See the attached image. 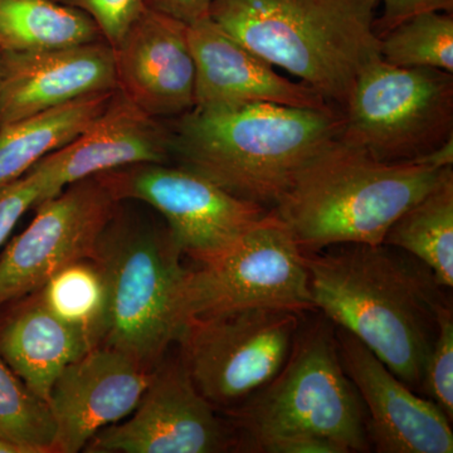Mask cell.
<instances>
[{"mask_svg":"<svg viewBox=\"0 0 453 453\" xmlns=\"http://www.w3.org/2000/svg\"><path fill=\"white\" fill-rule=\"evenodd\" d=\"M94 20L104 41L115 47L145 11L142 0H55Z\"/></svg>","mask_w":453,"mask_h":453,"instance_id":"27","label":"cell"},{"mask_svg":"<svg viewBox=\"0 0 453 453\" xmlns=\"http://www.w3.org/2000/svg\"><path fill=\"white\" fill-rule=\"evenodd\" d=\"M97 177L116 201L159 211L179 250L196 264L225 252L270 211L173 163L136 164Z\"/></svg>","mask_w":453,"mask_h":453,"instance_id":"10","label":"cell"},{"mask_svg":"<svg viewBox=\"0 0 453 453\" xmlns=\"http://www.w3.org/2000/svg\"><path fill=\"white\" fill-rule=\"evenodd\" d=\"M225 412L237 451L261 452L299 434L332 441L344 453L371 451L365 404L340 360L335 325L324 315L301 321L281 371Z\"/></svg>","mask_w":453,"mask_h":453,"instance_id":"5","label":"cell"},{"mask_svg":"<svg viewBox=\"0 0 453 453\" xmlns=\"http://www.w3.org/2000/svg\"><path fill=\"white\" fill-rule=\"evenodd\" d=\"M145 163H172L168 125L115 89L105 109L79 136L35 166L46 180L49 199L76 181Z\"/></svg>","mask_w":453,"mask_h":453,"instance_id":"17","label":"cell"},{"mask_svg":"<svg viewBox=\"0 0 453 453\" xmlns=\"http://www.w3.org/2000/svg\"><path fill=\"white\" fill-rule=\"evenodd\" d=\"M168 226L116 210L94 258L107 286L101 345L118 349L153 371L183 334L181 288L187 268Z\"/></svg>","mask_w":453,"mask_h":453,"instance_id":"6","label":"cell"},{"mask_svg":"<svg viewBox=\"0 0 453 453\" xmlns=\"http://www.w3.org/2000/svg\"><path fill=\"white\" fill-rule=\"evenodd\" d=\"M449 168L380 162L338 138L300 170L271 211L303 253L338 244L375 246Z\"/></svg>","mask_w":453,"mask_h":453,"instance_id":"3","label":"cell"},{"mask_svg":"<svg viewBox=\"0 0 453 453\" xmlns=\"http://www.w3.org/2000/svg\"><path fill=\"white\" fill-rule=\"evenodd\" d=\"M378 4L380 0H216L211 19L342 110L360 73L380 58Z\"/></svg>","mask_w":453,"mask_h":453,"instance_id":"4","label":"cell"},{"mask_svg":"<svg viewBox=\"0 0 453 453\" xmlns=\"http://www.w3.org/2000/svg\"><path fill=\"white\" fill-rule=\"evenodd\" d=\"M0 453H25L20 447L0 438Z\"/></svg>","mask_w":453,"mask_h":453,"instance_id":"33","label":"cell"},{"mask_svg":"<svg viewBox=\"0 0 453 453\" xmlns=\"http://www.w3.org/2000/svg\"><path fill=\"white\" fill-rule=\"evenodd\" d=\"M383 13L374 22L378 38L410 18L429 12H453V0H380Z\"/></svg>","mask_w":453,"mask_h":453,"instance_id":"29","label":"cell"},{"mask_svg":"<svg viewBox=\"0 0 453 453\" xmlns=\"http://www.w3.org/2000/svg\"><path fill=\"white\" fill-rule=\"evenodd\" d=\"M299 312L247 309L188 321L181 362L216 410L228 411L264 388L290 356Z\"/></svg>","mask_w":453,"mask_h":453,"instance_id":"9","label":"cell"},{"mask_svg":"<svg viewBox=\"0 0 453 453\" xmlns=\"http://www.w3.org/2000/svg\"><path fill=\"white\" fill-rule=\"evenodd\" d=\"M104 41L94 20L55 0H0V50L27 52Z\"/></svg>","mask_w":453,"mask_h":453,"instance_id":"22","label":"cell"},{"mask_svg":"<svg viewBox=\"0 0 453 453\" xmlns=\"http://www.w3.org/2000/svg\"><path fill=\"white\" fill-rule=\"evenodd\" d=\"M169 125L172 163L273 210L301 169L339 138L338 107L268 103L193 109Z\"/></svg>","mask_w":453,"mask_h":453,"instance_id":"2","label":"cell"},{"mask_svg":"<svg viewBox=\"0 0 453 453\" xmlns=\"http://www.w3.org/2000/svg\"><path fill=\"white\" fill-rule=\"evenodd\" d=\"M113 92L88 95L0 127V186L73 142L105 109Z\"/></svg>","mask_w":453,"mask_h":453,"instance_id":"20","label":"cell"},{"mask_svg":"<svg viewBox=\"0 0 453 453\" xmlns=\"http://www.w3.org/2000/svg\"><path fill=\"white\" fill-rule=\"evenodd\" d=\"M421 392L453 419V311L445 309L440 318L437 338L426 363Z\"/></svg>","mask_w":453,"mask_h":453,"instance_id":"26","label":"cell"},{"mask_svg":"<svg viewBox=\"0 0 453 453\" xmlns=\"http://www.w3.org/2000/svg\"><path fill=\"white\" fill-rule=\"evenodd\" d=\"M383 243L422 262L442 288L453 286V168L387 232Z\"/></svg>","mask_w":453,"mask_h":453,"instance_id":"21","label":"cell"},{"mask_svg":"<svg viewBox=\"0 0 453 453\" xmlns=\"http://www.w3.org/2000/svg\"><path fill=\"white\" fill-rule=\"evenodd\" d=\"M145 8L173 18L187 26L196 25L211 18L216 0H142Z\"/></svg>","mask_w":453,"mask_h":453,"instance_id":"30","label":"cell"},{"mask_svg":"<svg viewBox=\"0 0 453 453\" xmlns=\"http://www.w3.org/2000/svg\"><path fill=\"white\" fill-rule=\"evenodd\" d=\"M153 371L105 345L65 366L47 402L56 426L55 452L82 451L98 432L130 416Z\"/></svg>","mask_w":453,"mask_h":453,"instance_id":"14","label":"cell"},{"mask_svg":"<svg viewBox=\"0 0 453 453\" xmlns=\"http://www.w3.org/2000/svg\"><path fill=\"white\" fill-rule=\"evenodd\" d=\"M0 76H2V50H0Z\"/></svg>","mask_w":453,"mask_h":453,"instance_id":"34","label":"cell"},{"mask_svg":"<svg viewBox=\"0 0 453 453\" xmlns=\"http://www.w3.org/2000/svg\"><path fill=\"white\" fill-rule=\"evenodd\" d=\"M115 89V55L105 41L2 52L0 127Z\"/></svg>","mask_w":453,"mask_h":453,"instance_id":"16","label":"cell"},{"mask_svg":"<svg viewBox=\"0 0 453 453\" xmlns=\"http://www.w3.org/2000/svg\"><path fill=\"white\" fill-rule=\"evenodd\" d=\"M116 89L157 120L196 106V64L188 26L145 9L113 47Z\"/></svg>","mask_w":453,"mask_h":453,"instance_id":"15","label":"cell"},{"mask_svg":"<svg viewBox=\"0 0 453 453\" xmlns=\"http://www.w3.org/2000/svg\"><path fill=\"white\" fill-rule=\"evenodd\" d=\"M56 318L88 340L92 348L103 342L107 314V286L95 258L73 262L35 292Z\"/></svg>","mask_w":453,"mask_h":453,"instance_id":"23","label":"cell"},{"mask_svg":"<svg viewBox=\"0 0 453 453\" xmlns=\"http://www.w3.org/2000/svg\"><path fill=\"white\" fill-rule=\"evenodd\" d=\"M262 453H344L338 445L325 438L299 434L273 441Z\"/></svg>","mask_w":453,"mask_h":453,"instance_id":"31","label":"cell"},{"mask_svg":"<svg viewBox=\"0 0 453 453\" xmlns=\"http://www.w3.org/2000/svg\"><path fill=\"white\" fill-rule=\"evenodd\" d=\"M387 64L405 68H434L453 74V14L429 12L410 18L380 37Z\"/></svg>","mask_w":453,"mask_h":453,"instance_id":"24","label":"cell"},{"mask_svg":"<svg viewBox=\"0 0 453 453\" xmlns=\"http://www.w3.org/2000/svg\"><path fill=\"white\" fill-rule=\"evenodd\" d=\"M120 203L96 175L35 205L31 225L0 257V308L41 290L67 265L94 258Z\"/></svg>","mask_w":453,"mask_h":453,"instance_id":"11","label":"cell"},{"mask_svg":"<svg viewBox=\"0 0 453 453\" xmlns=\"http://www.w3.org/2000/svg\"><path fill=\"white\" fill-rule=\"evenodd\" d=\"M303 261L315 309L421 390L441 315L452 306L431 270L384 243L338 244Z\"/></svg>","mask_w":453,"mask_h":453,"instance_id":"1","label":"cell"},{"mask_svg":"<svg viewBox=\"0 0 453 453\" xmlns=\"http://www.w3.org/2000/svg\"><path fill=\"white\" fill-rule=\"evenodd\" d=\"M417 163L427 164L437 169H445L453 166V138L447 140L442 145L425 155Z\"/></svg>","mask_w":453,"mask_h":453,"instance_id":"32","label":"cell"},{"mask_svg":"<svg viewBox=\"0 0 453 453\" xmlns=\"http://www.w3.org/2000/svg\"><path fill=\"white\" fill-rule=\"evenodd\" d=\"M44 199L46 180L35 166L16 180L0 186V247L8 240L26 211Z\"/></svg>","mask_w":453,"mask_h":453,"instance_id":"28","label":"cell"},{"mask_svg":"<svg viewBox=\"0 0 453 453\" xmlns=\"http://www.w3.org/2000/svg\"><path fill=\"white\" fill-rule=\"evenodd\" d=\"M32 295L0 329V359L35 395L49 402L58 375L92 347L81 334L56 318L37 294Z\"/></svg>","mask_w":453,"mask_h":453,"instance_id":"19","label":"cell"},{"mask_svg":"<svg viewBox=\"0 0 453 453\" xmlns=\"http://www.w3.org/2000/svg\"><path fill=\"white\" fill-rule=\"evenodd\" d=\"M340 360L362 398L371 449L380 453H452L451 421L347 330L335 326Z\"/></svg>","mask_w":453,"mask_h":453,"instance_id":"13","label":"cell"},{"mask_svg":"<svg viewBox=\"0 0 453 453\" xmlns=\"http://www.w3.org/2000/svg\"><path fill=\"white\" fill-rule=\"evenodd\" d=\"M196 64L195 109L268 103L329 109L314 89L277 73L273 65L226 35L211 18L188 26Z\"/></svg>","mask_w":453,"mask_h":453,"instance_id":"18","label":"cell"},{"mask_svg":"<svg viewBox=\"0 0 453 453\" xmlns=\"http://www.w3.org/2000/svg\"><path fill=\"white\" fill-rule=\"evenodd\" d=\"M130 419L98 432L94 453H219L237 451V440L199 393L181 359L159 363Z\"/></svg>","mask_w":453,"mask_h":453,"instance_id":"12","label":"cell"},{"mask_svg":"<svg viewBox=\"0 0 453 453\" xmlns=\"http://www.w3.org/2000/svg\"><path fill=\"white\" fill-rule=\"evenodd\" d=\"M0 438L25 453L55 452L56 426L47 402L0 359Z\"/></svg>","mask_w":453,"mask_h":453,"instance_id":"25","label":"cell"},{"mask_svg":"<svg viewBox=\"0 0 453 453\" xmlns=\"http://www.w3.org/2000/svg\"><path fill=\"white\" fill-rule=\"evenodd\" d=\"M180 309L184 325L238 310L316 311L303 253L273 211L225 252L187 268Z\"/></svg>","mask_w":453,"mask_h":453,"instance_id":"8","label":"cell"},{"mask_svg":"<svg viewBox=\"0 0 453 453\" xmlns=\"http://www.w3.org/2000/svg\"><path fill=\"white\" fill-rule=\"evenodd\" d=\"M340 111V142L380 162H416L453 138V74L380 57L357 76Z\"/></svg>","mask_w":453,"mask_h":453,"instance_id":"7","label":"cell"}]
</instances>
